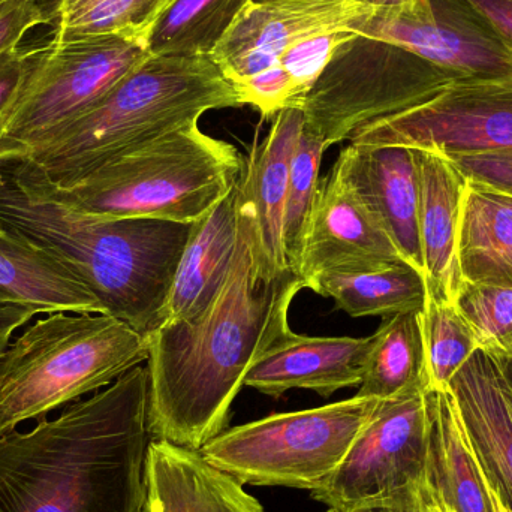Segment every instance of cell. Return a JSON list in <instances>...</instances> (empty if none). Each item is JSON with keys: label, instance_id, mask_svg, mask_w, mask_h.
<instances>
[{"label": "cell", "instance_id": "cell-1", "mask_svg": "<svg viewBox=\"0 0 512 512\" xmlns=\"http://www.w3.org/2000/svg\"><path fill=\"white\" fill-rule=\"evenodd\" d=\"M303 288L294 270L280 276L265 270L242 171L236 252L218 294L203 312L167 322L147 337L153 439L200 451L227 430L249 370L294 333L289 309Z\"/></svg>", "mask_w": 512, "mask_h": 512}, {"label": "cell", "instance_id": "cell-2", "mask_svg": "<svg viewBox=\"0 0 512 512\" xmlns=\"http://www.w3.org/2000/svg\"><path fill=\"white\" fill-rule=\"evenodd\" d=\"M150 438L144 363L54 420L0 436V512H140Z\"/></svg>", "mask_w": 512, "mask_h": 512}, {"label": "cell", "instance_id": "cell-3", "mask_svg": "<svg viewBox=\"0 0 512 512\" xmlns=\"http://www.w3.org/2000/svg\"><path fill=\"white\" fill-rule=\"evenodd\" d=\"M0 224L68 265L105 313L149 337L165 310L192 225L159 219H89L30 200L0 170Z\"/></svg>", "mask_w": 512, "mask_h": 512}, {"label": "cell", "instance_id": "cell-4", "mask_svg": "<svg viewBox=\"0 0 512 512\" xmlns=\"http://www.w3.org/2000/svg\"><path fill=\"white\" fill-rule=\"evenodd\" d=\"M237 107L239 93L210 57L149 56L92 110L5 171L20 182L68 186L207 111Z\"/></svg>", "mask_w": 512, "mask_h": 512}, {"label": "cell", "instance_id": "cell-5", "mask_svg": "<svg viewBox=\"0 0 512 512\" xmlns=\"http://www.w3.org/2000/svg\"><path fill=\"white\" fill-rule=\"evenodd\" d=\"M246 159L198 123L116 156L68 186L12 179L30 200L89 219H159L194 224L224 200Z\"/></svg>", "mask_w": 512, "mask_h": 512}, {"label": "cell", "instance_id": "cell-6", "mask_svg": "<svg viewBox=\"0 0 512 512\" xmlns=\"http://www.w3.org/2000/svg\"><path fill=\"white\" fill-rule=\"evenodd\" d=\"M149 358V340L102 313H48L0 355V436L98 393Z\"/></svg>", "mask_w": 512, "mask_h": 512}, {"label": "cell", "instance_id": "cell-7", "mask_svg": "<svg viewBox=\"0 0 512 512\" xmlns=\"http://www.w3.org/2000/svg\"><path fill=\"white\" fill-rule=\"evenodd\" d=\"M149 56L144 39L126 35H50L29 44L20 89L0 117V170L24 164Z\"/></svg>", "mask_w": 512, "mask_h": 512}, {"label": "cell", "instance_id": "cell-8", "mask_svg": "<svg viewBox=\"0 0 512 512\" xmlns=\"http://www.w3.org/2000/svg\"><path fill=\"white\" fill-rule=\"evenodd\" d=\"M378 403L354 396L319 408L268 415L225 430L200 453L245 486L315 492L345 459Z\"/></svg>", "mask_w": 512, "mask_h": 512}, {"label": "cell", "instance_id": "cell-9", "mask_svg": "<svg viewBox=\"0 0 512 512\" xmlns=\"http://www.w3.org/2000/svg\"><path fill=\"white\" fill-rule=\"evenodd\" d=\"M462 83L405 48L358 35L336 51L298 108L304 129L327 150L375 120L411 110Z\"/></svg>", "mask_w": 512, "mask_h": 512}, {"label": "cell", "instance_id": "cell-10", "mask_svg": "<svg viewBox=\"0 0 512 512\" xmlns=\"http://www.w3.org/2000/svg\"><path fill=\"white\" fill-rule=\"evenodd\" d=\"M429 456L427 391L379 400L345 459L312 496L336 512H417Z\"/></svg>", "mask_w": 512, "mask_h": 512}, {"label": "cell", "instance_id": "cell-11", "mask_svg": "<svg viewBox=\"0 0 512 512\" xmlns=\"http://www.w3.org/2000/svg\"><path fill=\"white\" fill-rule=\"evenodd\" d=\"M351 30L405 48L463 83L512 81V42L465 0L372 6Z\"/></svg>", "mask_w": 512, "mask_h": 512}, {"label": "cell", "instance_id": "cell-12", "mask_svg": "<svg viewBox=\"0 0 512 512\" xmlns=\"http://www.w3.org/2000/svg\"><path fill=\"white\" fill-rule=\"evenodd\" d=\"M349 141L445 156L512 150V81L454 84L418 107L363 126Z\"/></svg>", "mask_w": 512, "mask_h": 512}, {"label": "cell", "instance_id": "cell-13", "mask_svg": "<svg viewBox=\"0 0 512 512\" xmlns=\"http://www.w3.org/2000/svg\"><path fill=\"white\" fill-rule=\"evenodd\" d=\"M406 262L381 222L337 170L322 177L294 265L304 288L322 274L378 270Z\"/></svg>", "mask_w": 512, "mask_h": 512}, {"label": "cell", "instance_id": "cell-14", "mask_svg": "<svg viewBox=\"0 0 512 512\" xmlns=\"http://www.w3.org/2000/svg\"><path fill=\"white\" fill-rule=\"evenodd\" d=\"M370 9L357 0H249L210 59L234 84L309 36L351 30Z\"/></svg>", "mask_w": 512, "mask_h": 512}, {"label": "cell", "instance_id": "cell-15", "mask_svg": "<svg viewBox=\"0 0 512 512\" xmlns=\"http://www.w3.org/2000/svg\"><path fill=\"white\" fill-rule=\"evenodd\" d=\"M333 168L369 206L402 258L424 273L415 149L349 144L340 152Z\"/></svg>", "mask_w": 512, "mask_h": 512}, {"label": "cell", "instance_id": "cell-16", "mask_svg": "<svg viewBox=\"0 0 512 512\" xmlns=\"http://www.w3.org/2000/svg\"><path fill=\"white\" fill-rule=\"evenodd\" d=\"M372 336L313 337L292 333L265 352L249 370L245 387L280 397L289 390H310L322 397L358 387Z\"/></svg>", "mask_w": 512, "mask_h": 512}, {"label": "cell", "instance_id": "cell-17", "mask_svg": "<svg viewBox=\"0 0 512 512\" xmlns=\"http://www.w3.org/2000/svg\"><path fill=\"white\" fill-rule=\"evenodd\" d=\"M147 512H265L245 484L200 451L152 439L144 460Z\"/></svg>", "mask_w": 512, "mask_h": 512}, {"label": "cell", "instance_id": "cell-18", "mask_svg": "<svg viewBox=\"0 0 512 512\" xmlns=\"http://www.w3.org/2000/svg\"><path fill=\"white\" fill-rule=\"evenodd\" d=\"M418 165V228L427 295L454 303L460 274L457 239L468 179L448 156L415 149Z\"/></svg>", "mask_w": 512, "mask_h": 512}, {"label": "cell", "instance_id": "cell-19", "mask_svg": "<svg viewBox=\"0 0 512 512\" xmlns=\"http://www.w3.org/2000/svg\"><path fill=\"white\" fill-rule=\"evenodd\" d=\"M463 426L483 468L512 507V393L501 364L478 348L451 379Z\"/></svg>", "mask_w": 512, "mask_h": 512}, {"label": "cell", "instance_id": "cell-20", "mask_svg": "<svg viewBox=\"0 0 512 512\" xmlns=\"http://www.w3.org/2000/svg\"><path fill=\"white\" fill-rule=\"evenodd\" d=\"M303 123L301 108L280 111L264 141L261 144L255 141L243 168L254 209L259 255L270 276L291 270L283 245V222L289 170Z\"/></svg>", "mask_w": 512, "mask_h": 512}, {"label": "cell", "instance_id": "cell-21", "mask_svg": "<svg viewBox=\"0 0 512 512\" xmlns=\"http://www.w3.org/2000/svg\"><path fill=\"white\" fill-rule=\"evenodd\" d=\"M0 304L36 313H105L86 283L44 246L0 225Z\"/></svg>", "mask_w": 512, "mask_h": 512}, {"label": "cell", "instance_id": "cell-22", "mask_svg": "<svg viewBox=\"0 0 512 512\" xmlns=\"http://www.w3.org/2000/svg\"><path fill=\"white\" fill-rule=\"evenodd\" d=\"M239 182L209 215L192 225L165 310L164 324L185 321L203 312L224 283L236 252Z\"/></svg>", "mask_w": 512, "mask_h": 512}, {"label": "cell", "instance_id": "cell-23", "mask_svg": "<svg viewBox=\"0 0 512 512\" xmlns=\"http://www.w3.org/2000/svg\"><path fill=\"white\" fill-rule=\"evenodd\" d=\"M457 256L465 282L512 288V195L468 180Z\"/></svg>", "mask_w": 512, "mask_h": 512}, {"label": "cell", "instance_id": "cell-24", "mask_svg": "<svg viewBox=\"0 0 512 512\" xmlns=\"http://www.w3.org/2000/svg\"><path fill=\"white\" fill-rule=\"evenodd\" d=\"M430 456L427 481L453 512H492L480 465L450 390L427 391Z\"/></svg>", "mask_w": 512, "mask_h": 512}, {"label": "cell", "instance_id": "cell-25", "mask_svg": "<svg viewBox=\"0 0 512 512\" xmlns=\"http://www.w3.org/2000/svg\"><path fill=\"white\" fill-rule=\"evenodd\" d=\"M357 36L352 30H331L297 42L264 71L233 84L242 105H251L262 117L300 107L336 51Z\"/></svg>", "mask_w": 512, "mask_h": 512}, {"label": "cell", "instance_id": "cell-26", "mask_svg": "<svg viewBox=\"0 0 512 512\" xmlns=\"http://www.w3.org/2000/svg\"><path fill=\"white\" fill-rule=\"evenodd\" d=\"M423 310L388 316L372 334L363 379L355 396L388 400L429 391Z\"/></svg>", "mask_w": 512, "mask_h": 512}, {"label": "cell", "instance_id": "cell-27", "mask_svg": "<svg viewBox=\"0 0 512 512\" xmlns=\"http://www.w3.org/2000/svg\"><path fill=\"white\" fill-rule=\"evenodd\" d=\"M309 289L331 298L351 318H388L424 310L427 301L426 276L408 262L357 273L322 274Z\"/></svg>", "mask_w": 512, "mask_h": 512}, {"label": "cell", "instance_id": "cell-28", "mask_svg": "<svg viewBox=\"0 0 512 512\" xmlns=\"http://www.w3.org/2000/svg\"><path fill=\"white\" fill-rule=\"evenodd\" d=\"M249 0H174L147 38L150 56L210 57Z\"/></svg>", "mask_w": 512, "mask_h": 512}, {"label": "cell", "instance_id": "cell-29", "mask_svg": "<svg viewBox=\"0 0 512 512\" xmlns=\"http://www.w3.org/2000/svg\"><path fill=\"white\" fill-rule=\"evenodd\" d=\"M174 0H45L50 35H126L147 42Z\"/></svg>", "mask_w": 512, "mask_h": 512}, {"label": "cell", "instance_id": "cell-30", "mask_svg": "<svg viewBox=\"0 0 512 512\" xmlns=\"http://www.w3.org/2000/svg\"><path fill=\"white\" fill-rule=\"evenodd\" d=\"M429 391L448 390L451 379L472 357L477 337L456 304L427 295L423 313Z\"/></svg>", "mask_w": 512, "mask_h": 512}, {"label": "cell", "instance_id": "cell-31", "mask_svg": "<svg viewBox=\"0 0 512 512\" xmlns=\"http://www.w3.org/2000/svg\"><path fill=\"white\" fill-rule=\"evenodd\" d=\"M454 304L483 351L496 360L512 357V288L462 280Z\"/></svg>", "mask_w": 512, "mask_h": 512}, {"label": "cell", "instance_id": "cell-32", "mask_svg": "<svg viewBox=\"0 0 512 512\" xmlns=\"http://www.w3.org/2000/svg\"><path fill=\"white\" fill-rule=\"evenodd\" d=\"M324 152L322 141L313 137L303 126L289 170L288 198L283 222V245L291 270H294L300 254L301 240L321 182L319 171Z\"/></svg>", "mask_w": 512, "mask_h": 512}, {"label": "cell", "instance_id": "cell-33", "mask_svg": "<svg viewBox=\"0 0 512 512\" xmlns=\"http://www.w3.org/2000/svg\"><path fill=\"white\" fill-rule=\"evenodd\" d=\"M471 182L512 195V150L448 156Z\"/></svg>", "mask_w": 512, "mask_h": 512}, {"label": "cell", "instance_id": "cell-34", "mask_svg": "<svg viewBox=\"0 0 512 512\" xmlns=\"http://www.w3.org/2000/svg\"><path fill=\"white\" fill-rule=\"evenodd\" d=\"M47 24L45 0H3L0 3V56L18 47L24 35Z\"/></svg>", "mask_w": 512, "mask_h": 512}, {"label": "cell", "instance_id": "cell-35", "mask_svg": "<svg viewBox=\"0 0 512 512\" xmlns=\"http://www.w3.org/2000/svg\"><path fill=\"white\" fill-rule=\"evenodd\" d=\"M29 45L20 44L0 56V117L17 95L26 72Z\"/></svg>", "mask_w": 512, "mask_h": 512}, {"label": "cell", "instance_id": "cell-36", "mask_svg": "<svg viewBox=\"0 0 512 512\" xmlns=\"http://www.w3.org/2000/svg\"><path fill=\"white\" fill-rule=\"evenodd\" d=\"M512 42V0H465Z\"/></svg>", "mask_w": 512, "mask_h": 512}, {"label": "cell", "instance_id": "cell-37", "mask_svg": "<svg viewBox=\"0 0 512 512\" xmlns=\"http://www.w3.org/2000/svg\"><path fill=\"white\" fill-rule=\"evenodd\" d=\"M35 315L38 313L27 307L0 304V355L8 348L15 331L23 328Z\"/></svg>", "mask_w": 512, "mask_h": 512}, {"label": "cell", "instance_id": "cell-38", "mask_svg": "<svg viewBox=\"0 0 512 512\" xmlns=\"http://www.w3.org/2000/svg\"><path fill=\"white\" fill-rule=\"evenodd\" d=\"M478 465H480L481 477H483L484 487H486L487 496H489L490 505H492V512H512L511 505L508 504L507 498L502 493L498 481L483 468L480 460H478Z\"/></svg>", "mask_w": 512, "mask_h": 512}, {"label": "cell", "instance_id": "cell-39", "mask_svg": "<svg viewBox=\"0 0 512 512\" xmlns=\"http://www.w3.org/2000/svg\"><path fill=\"white\" fill-rule=\"evenodd\" d=\"M417 512H453L444 504L438 493L435 492L429 481L424 487L423 496H421L420 507Z\"/></svg>", "mask_w": 512, "mask_h": 512}, {"label": "cell", "instance_id": "cell-40", "mask_svg": "<svg viewBox=\"0 0 512 512\" xmlns=\"http://www.w3.org/2000/svg\"><path fill=\"white\" fill-rule=\"evenodd\" d=\"M499 364H501L502 372H504L505 379H507L508 387H510L512 393V357L511 358H502V360H498Z\"/></svg>", "mask_w": 512, "mask_h": 512}, {"label": "cell", "instance_id": "cell-41", "mask_svg": "<svg viewBox=\"0 0 512 512\" xmlns=\"http://www.w3.org/2000/svg\"><path fill=\"white\" fill-rule=\"evenodd\" d=\"M357 2L366 3V5L382 6L393 5V3L405 2V0H357Z\"/></svg>", "mask_w": 512, "mask_h": 512}, {"label": "cell", "instance_id": "cell-42", "mask_svg": "<svg viewBox=\"0 0 512 512\" xmlns=\"http://www.w3.org/2000/svg\"><path fill=\"white\" fill-rule=\"evenodd\" d=\"M140 512H147L146 507H143V510H141Z\"/></svg>", "mask_w": 512, "mask_h": 512}, {"label": "cell", "instance_id": "cell-43", "mask_svg": "<svg viewBox=\"0 0 512 512\" xmlns=\"http://www.w3.org/2000/svg\"><path fill=\"white\" fill-rule=\"evenodd\" d=\"M327 512H336V511H333V510H328Z\"/></svg>", "mask_w": 512, "mask_h": 512}, {"label": "cell", "instance_id": "cell-44", "mask_svg": "<svg viewBox=\"0 0 512 512\" xmlns=\"http://www.w3.org/2000/svg\"><path fill=\"white\" fill-rule=\"evenodd\" d=\"M2 2H3V0H0V3H2Z\"/></svg>", "mask_w": 512, "mask_h": 512}, {"label": "cell", "instance_id": "cell-45", "mask_svg": "<svg viewBox=\"0 0 512 512\" xmlns=\"http://www.w3.org/2000/svg\"><path fill=\"white\" fill-rule=\"evenodd\" d=\"M0 225H2V224H0Z\"/></svg>", "mask_w": 512, "mask_h": 512}, {"label": "cell", "instance_id": "cell-46", "mask_svg": "<svg viewBox=\"0 0 512 512\" xmlns=\"http://www.w3.org/2000/svg\"><path fill=\"white\" fill-rule=\"evenodd\" d=\"M512 508V507H511Z\"/></svg>", "mask_w": 512, "mask_h": 512}]
</instances>
